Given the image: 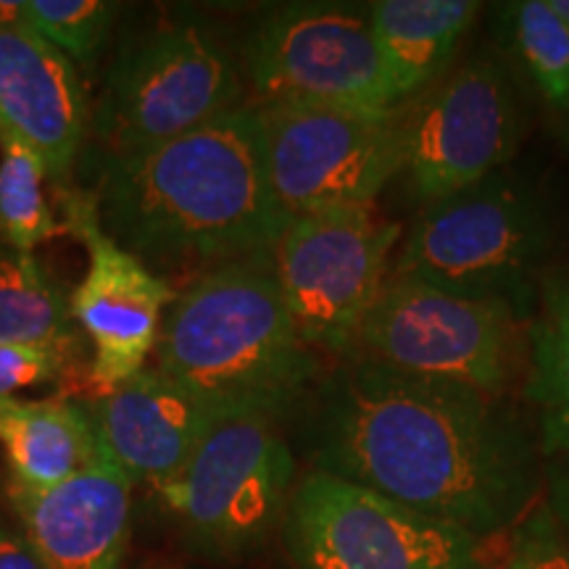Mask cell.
Listing matches in <instances>:
<instances>
[{"mask_svg":"<svg viewBox=\"0 0 569 569\" xmlns=\"http://www.w3.org/2000/svg\"><path fill=\"white\" fill-rule=\"evenodd\" d=\"M0 569H48L24 530L0 525Z\"/></svg>","mask_w":569,"mask_h":569,"instance_id":"26","label":"cell"},{"mask_svg":"<svg viewBox=\"0 0 569 569\" xmlns=\"http://www.w3.org/2000/svg\"><path fill=\"white\" fill-rule=\"evenodd\" d=\"M67 359L69 356L46 348L0 343V398H13L19 390L61 380Z\"/></svg>","mask_w":569,"mask_h":569,"instance_id":"25","label":"cell"},{"mask_svg":"<svg viewBox=\"0 0 569 569\" xmlns=\"http://www.w3.org/2000/svg\"><path fill=\"white\" fill-rule=\"evenodd\" d=\"M0 130L17 134L67 190L90 138V101L80 71L24 24L0 27Z\"/></svg>","mask_w":569,"mask_h":569,"instance_id":"14","label":"cell"},{"mask_svg":"<svg viewBox=\"0 0 569 569\" xmlns=\"http://www.w3.org/2000/svg\"><path fill=\"white\" fill-rule=\"evenodd\" d=\"M132 480L109 453L61 486L11 490L24 536L48 569H122L132 532Z\"/></svg>","mask_w":569,"mask_h":569,"instance_id":"16","label":"cell"},{"mask_svg":"<svg viewBox=\"0 0 569 569\" xmlns=\"http://www.w3.org/2000/svg\"><path fill=\"white\" fill-rule=\"evenodd\" d=\"M351 356L503 398L515 369V311L503 301L388 277Z\"/></svg>","mask_w":569,"mask_h":569,"instance_id":"8","label":"cell"},{"mask_svg":"<svg viewBox=\"0 0 569 569\" xmlns=\"http://www.w3.org/2000/svg\"><path fill=\"white\" fill-rule=\"evenodd\" d=\"M0 343L69 356L74 317L53 277L32 253L0 238Z\"/></svg>","mask_w":569,"mask_h":569,"instance_id":"19","label":"cell"},{"mask_svg":"<svg viewBox=\"0 0 569 569\" xmlns=\"http://www.w3.org/2000/svg\"><path fill=\"white\" fill-rule=\"evenodd\" d=\"M267 415H227L177 478L156 490L190 549L209 557L256 551L284 519L296 457Z\"/></svg>","mask_w":569,"mask_h":569,"instance_id":"5","label":"cell"},{"mask_svg":"<svg viewBox=\"0 0 569 569\" xmlns=\"http://www.w3.org/2000/svg\"><path fill=\"white\" fill-rule=\"evenodd\" d=\"M238 61L209 27L163 19L122 40L90 109L103 159L130 156L240 109Z\"/></svg>","mask_w":569,"mask_h":569,"instance_id":"4","label":"cell"},{"mask_svg":"<svg viewBox=\"0 0 569 569\" xmlns=\"http://www.w3.org/2000/svg\"><path fill=\"white\" fill-rule=\"evenodd\" d=\"M98 443L132 486H169L222 419L190 390L153 367L90 403Z\"/></svg>","mask_w":569,"mask_h":569,"instance_id":"15","label":"cell"},{"mask_svg":"<svg viewBox=\"0 0 569 569\" xmlns=\"http://www.w3.org/2000/svg\"><path fill=\"white\" fill-rule=\"evenodd\" d=\"M269 182L288 217L372 209L403 167L396 111L256 103Z\"/></svg>","mask_w":569,"mask_h":569,"instance_id":"7","label":"cell"},{"mask_svg":"<svg viewBox=\"0 0 569 569\" xmlns=\"http://www.w3.org/2000/svg\"><path fill=\"white\" fill-rule=\"evenodd\" d=\"M63 227L88 251V272L71 296V317L90 340V386L98 396L146 369L177 290L101 230L90 193L61 190Z\"/></svg>","mask_w":569,"mask_h":569,"instance_id":"13","label":"cell"},{"mask_svg":"<svg viewBox=\"0 0 569 569\" xmlns=\"http://www.w3.org/2000/svg\"><path fill=\"white\" fill-rule=\"evenodd\" d=\"M546 248L549 224L536 198L503 177H488L425 203L390 277L511 306Z\"/></svg>","mask_w":569,"mask_h":569,"instance_id":"6","label":"cell"},{"mask_svg":"<svg viewBox=\"0 0 569 569\" xmlns=\"http://www.w3.org/2000/svg\"><path fill=\"white\" fill-rule=\"evenodd\" d=\"M503 569H569V532L549 509H536L519 522Z\"/></svg>","mask_w":569,"mask_h":569,"instance_id":"24","label":"cell"},{"mask_svg":"<svg viewBox=\"0 0 569 569\" xmlns=\"http://www.w3.org/2000/svg\"><path fill=\"white\" fill-rule=\"evenodd\" d=\"M517 101L498 63L475 59L401 119L403 169L419 201L472 188L515 153Z\"/></svg>","mask_w":569,"mask_h":569,"instance_id":"12","label":"cell"},{"mask_svg":"<svg viewBox=\"0 0 569 569\" xmlns=\"http://www.w3.org/2000/svg\"><path fill=\"white\" fill-rule=\"evenodd\" d=\"M296 569H480V538L311 469L284 511Z\"/></svg>","mask_w":569,"mask_h":569,"instance_id":"10","label":"cell"},{"mask_svg":"<svg viewBox=\"0 0 569 569\" xmlns=\"http://www.w3.org/2000/svg\"><path fill=\"white\" fill-rule=\"evenodd\" d=\"M259 103L396 111L367 6L282 3L261 13L240 51Z\"/></svg>","mask_w":569,"mask_h":569,"instance_id":"9","label":"cell"},{"mask_svg":"<svg viewBox=\"0 0 569 569\" xmlns=\"http://www.w3.org/2000/svg\"><path fill=\"white\" fill-rule=\"evenodd\" d=\"M530 398L540 411L543 453L569 451V284L532 327Z\"/></svg>","mask_w":569,"mask_h":569,"instance_id":"21","label":"cell"},{"mask_svg":"<svg viewBox=\"0 0 569 569\" xmlns=\"http://www.w3.org/2000/svg\"><path fill=\"white\" fill-rule=\"evenodd\" d=\"M298 411L317 472L475 538L522 522L538 496L536 446L503 398L346 356Z\"/></svg>","mask_w":569,"mask_h":569,"instance_id":"1","label":"cell"},{"mask_svg":"<svg viewBox=\"0 0 569 569\" xmlns=\"http://www.w3.org/2000/svg\"><path fill=\"white\" fill-rule=\"evenodd\" d=\"M146 569H201V567L188 565V561H156V565L146 567Z\"/></svg>","mask_w":569,"mask_h":569,"instance_id":"28","label":"cell"},{"mask_svg":"<svg viewBox=\"0 0 569 569\" xmlns=\"http://www.w3.org/2000/svg\"><path fill=\"white\" fill-rule=\"evenodd\" d=\"M153 369L217 415L280 422L322 380V353L298 336L269 259L217 267L177 290Z\"/></svg>","mask_w":569,"mask_h":569,"instance_id":"3","label":"cell"},{"mask_svg":"<svg viewBox=\"0 0 569 569\" xmlns=\"http://www.w3.org/2000/svg\"><path fill=\"white\" fill-rule=\"evenodd\" d=\"M0 446L17 493L61 486L101 453L90 407L69 398H0Z\"/></svg>","mask_w":569,"mask_h":569,"instance_id":"17","label":"cell"},{"mask_svg":"<svg viewBox=\"0 0 569 569\" xmlns=\"http://www.w3.org/2000/svg\"><path fill=\"white\" fill-rule=\"evenodd\" d=\"M119 13L109 0H24V24L84 69L96 67Z\"/></svg>","mask_w":569,"mask_h":569,"instance_id":"23","label":"cell"},{"mask_svg":"<svg viewBox=\"0 0 569 569\" xmlns=\"http://www.w3.org/2000/svg\"><path fill=\"white\" fill-rule=\"evenodd\" d=\"M48 172L38 153L17 134L0 130V238L19 251L67 232L46 196Z\"/></svg>","mask_w":569,"mask_h":569,"instance_id":"20","label":"cell"},{"mask_svg":"<svg viewBox=\"0 0 569 569\" xmlns=\"http://www.w3.org/2000/svg\"><path fill=\"white\" fill-rule=\"evenodd\" d=\"M398 224L372 209L293 217L272 251V274L298 336L319 353L351 356L382 284Z\"/></svg>","mask_w":569,"mask_h":569,"instance_id":"11","label":"cell"},{"mask_svg":"<svg viewBox=\"0 0 569 569\" xmlns=\"http://www.w3.org/2000/svg\"><path fill=\"white\" fill-rule=\"evenodd\" d=\"M503 32L519 67L543 101L569 113V24L549 0H522L503 9Z\"/></svg>","mask_w":569,"mask_h":569,"instance_id":"22","label":"cell"},{"mask_svg":"<svg viewBox=\"0 0 569 569\" xmlns=\"http://www.w3.org/2000/svg\"><path fill=\"white\" fill-rule=\"evenodd\" d=\"M372 32L396 98L415 96L448 67L472 27V0H377L367 6Z\"/></svg>","mask_w":569,"mask_h":569,"instance_id":"18","label":"cell"},{"mask_svg":"<svg viewBox=\"0 0 569 569\" xmlns=\"http://www.w3.org/2000/svg\"><path fill=\"white\" fill-rule=\"evenodd\" d=\"M549 6L561 21H567L569 24V0H549Z\"/></svg>","mask_w":569,"mask_h":569,"instance_id":"27","label":"cell"},{"mask_svg":"<svg viewBox=\"0 0 569 569\" xmlns=\"http://www.w3.org/2000/svg\"><path fill=\"white\" fill-rule=\"evenodd\" d=\"M90 196L101 230L172 288L217 267L269 259L290 222L269 182L253 106L148 151L103 159Z\"/></svg>","mask_w":569,"mask_h":569,"instance_id":"2","label":"cell"}]
</instances>
